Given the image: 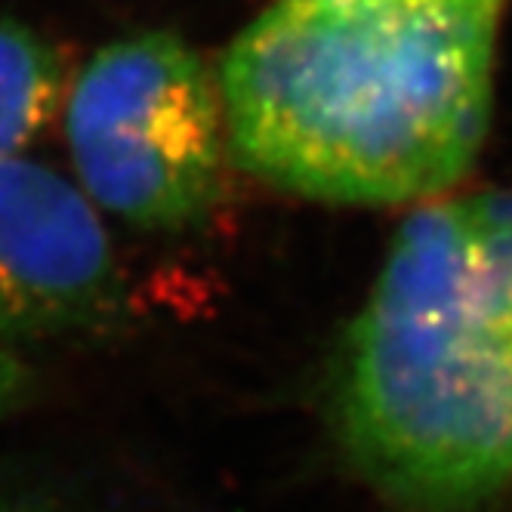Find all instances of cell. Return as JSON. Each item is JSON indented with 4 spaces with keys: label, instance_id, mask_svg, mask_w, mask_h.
Returning a JSON list of instances; mask_svg holds the SVG:
<instances>
[{
    "label": "cell",
    "instance_id": "1",
    "mask_svg": "<svg viewBox=\"0 0 512 512\" xmlns=\"http://www.w3.org/2000/svg\"><path fill=\"white\" fill-rule=\"evenodd\" d=\"M506 0H269L219 68L229 149L331 204L448 192L491 124Z\"/></svg>",
    "mask_w": 512,
    "mask_h": 512
},
{
    "label": "cell",
    "instance_id": "4",
    "mask_svg": "<svg viewBox=\"0 0 512 512\" xmlns=\"http://www.w3.org/2000/svg\"><path fill=\"white\" fill-rule=\"evenodd\" d=\"M121 294L112 238L78 182L25 155L0 161V343L99 331Z\"/></svg>",
    "mask_w": 512,
    "mask_h": 512
},
{
    "label": "cell",
    "instance_id": "5",
    "mask_svg": "<svg viewBox=\"0 0 512 512\" xmlns=\"http://www.w3.org/2000/svg\"><path fill=\"white\" fill-rule=\"evenodd\" d=\"M65 102L59 50L31 25L0 16V161L25 155Z\"/></svg>",
    "mask_w": 512,
    "mask_h": 512
},
{
    "label": "cell",
    "instance_id": "7",
    "mask_svg": "<svg viewBox=\"0 0 512 512\" xmlns=\"http://www.w3.org/2000/svg\"><path fill=\"white\" fill-rule=\"evenodd\" d=\"M0 512H50V509H38V506H28V503H10V500H0Z\"/></svg>",
    "mask_w": 512,
    "mask_h": 512
},
{
    "label": "cell",
    "instance_id": "2",
    "mask_svg": "<svg viewBox=\"0 0 512 512\" xmlns=\"http://www.w3.org/2000/svg\"><path fill=\"white\" fill-rule=\"evenodd\" d=\"M331 420L405 512H479L512 491V192L408 216L340 343Z\"/></svg>",
    "mask_w": 512,
    "mask_h": 512
},
{
    "label": "cell",
    "instance_id": "6",
    "mask_svg": "<svg viewBox=\"0 0 512 512\" xmlns=\"http://www.w3.org/2000/svg\"><path fill=\"white\" fill-rule=\"evenodd\" d=\"M28 392H31L28 364L22 361V355L13 346L0 343V417L19 408Z\"/></svg>",
    "mask_w": 512,
    "mask_h": 512
},
{
    "label": "cell",
    "instance_id": "3",
    "mask_svg": "<svg viewBox=\"0 0 512 512\" xmlns=\"http://www.w3.org/2000/svg\"><path fill=\"white\" fill-rule=\"evenodd\" d=\"M65 139L84 195L136 229H192L223 198L219 81L179 34L96 50L65 96Z\"/></svg>",
    "mask_w": 512,
    "mask_h": 512
}]
</instances>
